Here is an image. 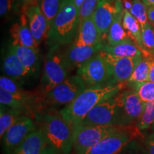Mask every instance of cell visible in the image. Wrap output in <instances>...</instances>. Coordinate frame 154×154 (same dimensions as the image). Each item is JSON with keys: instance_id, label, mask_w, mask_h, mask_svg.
I'll return each instance as SVG.
<instances>
[{"instance_id": "cell-1", "label": "cell", "mask_w": 154, "mask_h": 154, "mask_svg": "<svg viewBox=\"0 0 154 154\" xmlns=\"http://www.w3.org/2000/svg\"><path fill=\"white\" fill-rule=\"evenodd\" d=\"M124 84L111 83L103 86L87 87L59 113L74 127L79 124L98 103L119 94Z\"/></svg>"}, {"instance_id": "cell-2", "label": "cell", "mask_w": 154, "mask_h": 154, "mask_svg": "<svg viewBox=\"0 0 154 154\" xmlns=\"http://www.w3.org/2000/svg\"><path fill=\"white\" fill-rule=\"evenodd\" d=\"M79 27V11L74 0H62L60 8L54 19L47 40L52 45L71 43Z\"/></svg>"}, {"instance_id": "cell-3", "label": "cell", "mask_w": 154, "mask_h": 154, "mask_svg": "<svg viewBox=\"0 0 154 154\" xmlns=\"http://www.w3.org/2000/svg\"><path fill=\"white\" fill-rule=\"evenodd\" d=\"M48 142L62 154H70L74 145V127L60 113H48L41 118Z\"/></svg>"}, {"instance_id": "cell-4", "label": "cell", "mask_w": 154, "mask_h": 154, "mask_svg": "<svg viewBox=\"0 0 154 154\" xmlns=\"http://www.w3.org/2000/svg\"><path fill=\"white\" fill-rule=\"evenodd\" d=\"M70 72L64 54L59 49V45H54L48 52L42 74L40 89L44 96L69 77Z\"/></svg>"}, {"instance_id": "cell-5", "label": "cell", "mask_w": 154, "mask_h": 154, "mask_svg": "<svg viewBox=\"0 0 154 154\" xmlns=\"http://www.w3.org/2000/svg\"><path fill=\"white\" fill-rule=\"evenodd\" d=\"M141 136L136 124L124 126L119 131L109 135L82 154H119L133 140Z\"/></svg>"}, {"instance_id": "cell-6", "label": "cell", "mask_w": 154, "mask_h": 154, "mask_svg": "<svg viewBox=\"0 0 154 154\" xmlns=\"http://www.w3.org/2000/svg\"><path fill=\"white\" fill-rule=\"evenodd\" d=\"M124 126H90L78 124L74 126V154H82L109 135L119 131Z\"/></svg>"}, {"instance_id": "cell-7", "label": "cell", "mask_w": 154, "mask_h": 154, "mask_svg": "<svg viewBox=\"0 0 154 154\" xmlns=\"http://www.w3.org/2000/svg\"><path fill=\"white\" fill-rule=\"evenodd\" d=\"M86 88L85 83L78 74L69 76L44 95L46 104L54 107L67 106Z\"/></svg>"}, {"instance_id": "cell-8", "label": "cell", "mask_w": 154, "mask_h": 154, "mask_svg": "<svg viewBox=\"0 0 154 154\" xmlns=\"http://www.w3.org/2000/svg\"><path fill=\"white\" fill-rule=\"evenodd\" d=\"M77 74L85 83L86 88L113 83L109 67L100 51L79 67Z\"/></svg>"}, {"instance_id": "cell-9", "label": "cell", "mask_w": 154, "mask_h": 154, "mask_svg": "<svg viewBox=\"0 0 154 154\" xmlns=\"http://www.w3.org/2000/svg\"><path fill=\"white\" fill-rule=\"evenodd\" d=\"M117 94L98 103L79 124L90 126L118 125L119 102Z\"/></svg>"}, {"instance_id": "cell-10", "label": "cell", "mask_w": 154, "mask_h": 154, "mask_svg": "<svg viewBox=\"0 0 154 154\" xmlns=\"http://www.w3.org/2000/svg\"><path fill=\"white\" fill-rule=\"evenodd\" d=\"M119 102V126H128L137 122L143 112L144 103L134 88L128 89L117 94Z\"/></svg>"}, {"instance_id": "cell-11", "label": "cell", "mask_w": 154, "mask_h": 154, "mask_svg": "<svg viewBox=\"0 0 154 154\" xmlns=\"http://www.w3.org/2000/svg\"><path fill=\"white\" fill-rule=\"evenodd\" d=\"M105 59L110 72L112 82L125 84L129 79L136 65L143 59V56L136 57H119L100 50Z\"/></svg>"}, {"instance_id": "cell-12", "label": "cell", "mask_w": 154, "mask_h": 154, "mask_svg": "<svg viewBox=\"0 0 154 154\" xmlns=\"http://www.w3.org/2000/svg\"><path fill=\"white\" fill-rule=\"evenodd\" d=\"M36 129L33 119L28 116L23 115L3 136V149L5 154L12 153L23 140Z\"/></svg>"}, {"instance_id": "cell-13", "label": "cell", "mask_w": 154, "mask_h": 154, "mask_svg": "<svg viewBox=\"0 0 154 154\" xmlns=\"http://www.w3.org/2000/svg\"><path fill=\"white\" fill-rule=\"evenodd\" d=\"M122 8L121 0L99 1L92 16L103 42L107 38L109 29L116 14Z\"/></svg>"}, {"instance_id": "cell-14", "label": "cell", "mask_w": 154, "mask_h": 154, "mask_svg": "<svg viewBox=\"0 0 154 154\" xmlns=\"http://www.w3.org/2000/svg\"><path fill=\"white\" fill-rule=\"evenodd\" d=\"M22 13L27 17L29 26L36 42L40 44L44 40L47 39L49 26L37 0L24 4Z\"/></svg>"}, {"instance_id": "cell-15", "label": "cell", "mask_w": 154, "mask_h": 154, "mask_svg": "<svg viewBox=\"0 0 154 154\" xmlns=\"http://www.w3.org/2000/svg\"><path fill=\"white\" fill-rule=\"evenodd\" d=\"M103 44L101 43L94 46H86L73 44L64 54L65 60L70 71L75 68H79L90 58L99 52Z\"/></svg>"}, {"instance_id": "cell-16", "label": "cell", "mask_w": 154, "mask_h": 154, "mask_svg": "<svg viewBox=\"0 0 154 154\" xmlns=\"http://www.w3.org/2000/svg\"><path fill=\"white\" fill-rule=\"evenodd\" d=\"M10 34L12 38L11 44L31 47L38 51L39 44L32 35L29 26L27 17L24 14L22 13L21 15L20 23H15L11 26Z\"/></svg>"}, {"instance_id": "cell-17", "label": "cell", "mask_w": 154, "mask_h": 154, "mask_svg": "<svg viewBox=\"0 0 154 154\" xmlns=\"http://www.w3.org/2000/svg\"><path fill=\"white\" fill-rule=\"evenodd\" d=\"M48 144L44 131L36 128L11 154H41Z\"/></svg>"}, {"instance_id": "cell-18", "label": "cell", "mask_w": 154, "mask_h": 154, "mask_svg": "<svg viewBox=\"0 0 154 154\" xmlns=\"http://www.w3.org/2000/svg\"><path fill=\"white\" fill-rule=\"evenodd\" d=\"M103 43L98 29L91 16L80 23L78 30V37L74 42L77 45L94 46Z\"/></svg>"}, {"instance_id": "cell-19", "label": "cell", "mask_w": 154, "mask_h": 154, "mask_svg": "<svg viewBox=\"0 0 154 154\" xmlns=\"http://www.w3.org/2000/svg\"><path fill=\"white\" fill-rule=\"evenodd\" d=\"M2 69L7 76L15 81H20L31 76L11 47H9L4 59Z\"/></svg>"}, {"instance_id": "cell-20", "label": "cell", "mask_w": 154, "mask_h": 154, "mask_svg": "<svg viewBox=\"0 0 154 154\" xmlns=\"http://www.w3.org/2000/svg\"><path fill=\"white\" fill-rule=\"evenodd\" d=\"M101 50L119 57H136L143 56L141 49L131 38L114 46L103 44Z\"/></svg>"}, {"instance_id": "cell-21", "label": "cell", "mask_w": 154, "mask_h": 154, "mask_svg": "<svg viewBox=\"0 0 154 154\" xmlns=\"http://www.w3.org/2000/svg\"><path fill=\"white\" fill-rule=\"evenodd\" d=\"M10 47L31 76L33 75L37 69L38 51L24 46L11 44Z\"/></svg>"}, {"instance_id": "cell-22", "label": "cell", "mask_w": 154, "mask_h": 154, "mask_svg": "<svg viewBox=\"0 0 154 154\" xmlns=\"http://www.w3.org/2000/svg\"><path fill=\"white\" fill-rule=\"evenodd\" d=\"M124 11L123 8L121 9L113 19L106 38L108 45H116L130 38L123 26V17Z\"/></svg>"}, {"instance_id": "cell-23", "label": "cell", "mask_w": 154, "mask_h": 154, "mask_svg": "<svg viewBox=\"0 0 154 154\" xmlns=\"http://www.w3.org/2000/svg\"><path fill=\"white\" fill-rule=\"evenodd\" d=\"M123 26L129 38L137 44L143 52V47L141 37V26L139 22L133 16L129 11H124L123 17Z\"/></svg>"}, {"instance_id": "cell-24", "label": "cell", "mask_w": 154, "mask_h": 154, "mask_svg": "<svg viewBox=\"0 0 154 154\" xmlns=\"http://www.w3.org/2000/svg\"><path fill=\"white\" fill-rule=\"evenodd\" d=\"M0 103L1 105L9 109L19 111L24 113L30 111L29 105L32 101L13 95L0 88Z\"/></svg>"}, {"instance_id": "cell-25", "label": "cell", "mask_w": 154, "mask_h": 154, "mask_svg": "<svg viewBox=\"0 0 154 154\" xmlns=\"http://www.w3.org/2000/svg\"><path fill=\"white\" fill-rule=\"evenodd\" d=\"M23 116V113L19 111L1 105V113H0V136L2 139L6 132L10 127L14 124Z\"/></svg>"}, {"instance_id": "cell-26", "label": "cell", "mask_w": 154, "mask_h": 154, "mask_svg": "<svg viewBox=\"0 0 154 154\" xmlns=\"http://www.w3.org/2000/svg\"><path fill=\"white\" fill-rule=\"evenodd\" d=\"M149 64L147 57H144L141 61L136 65L129 79L127 81V84L132 87L137 84L149 81Z\"/></svg>"}, {"instance_id": "cell-27", "label": "cell", "mask_w": 154, "mask_h": 154, "mask_svg": "<svg viewBox=\"0 0 154 154\" xmlns=\"http://www.w3.org/2000/svg\"><path fill=\"white\" fill-rule=\"evenodd\" d=\"M0 88L13 95L32 101L33 98L30 94L23 90L18 82L9 76H2L0 78Z\"/></svg>"}, {"instance_id": "cell-28", "label": "cell", "mask_w": 154, "mask_h": 154, "mask_svg": "<svg viewBox=\"0 0 154 154\" xmlns=\"http://www.w3.org/2000/svg\"><path fill=\"white\" fill-rule=\"evenodd\" d=\"M154 123V101L144 103L143 112L138 118L136 126L140 130H146L153 126Z\"/></svg>"}, {"instance_id": "cell-29", "label": "cell", "mask_w": 154, "mask_h": 154, "mask_svg": "<svg viewBox=\"0 0 154 154\" xmlns=\"http://www.w3.org/2000/svg\"><path fill=\"white\" fill-rule=\"evenodd\" d=\"M62 0H41L40 8L47 19L49 29L57 16Z\"/></svg>"}, {"instance_id": "cell-30", "label": "cell", "mask_w": 154, "mask_h": 154, "mask_svg": "<svg viewBox=\"0 0 154 154\" xmlns=\"http://www.w3.org/2000/svg\"><path fill=\"white\" fill-rule=\"evenodd\" d=\"M134 88L143 103L154 101V82H148L134 86Z\"/></svg>"}, {"instance_id": "cell-31", "label": "cell", "mask_w": 154, "mask_h": 154, "mask_svg": "<svg viewBox=\"0 0 154 154\" xmlns=\"http://www.w3.org/2000/svg\"><path fill=\"white\" fill-rule=\"evenodd\" d=\"M141 37L143 51L154 52V26L148 22L141 26Z\"/></svg>"}, {"instance_id": "cell-32", "label": "cell", "mask_w": 154, "mask_h": 154, "mask_svg": "<svg viewBox=\"0 0 154 154\" xmlns=\"http://www.w3.org/2000/svg\"><path fill=\"white\" fill-rule=\"evenodd\" d=\"M146 7L147 6L142 2V0H134L130 10V12L139 22L141 26L149 22Z\"/></svg>"}, {"instance_id": "cell-33", "label": "cell", "mask_w": 154, "mask_h": 154, "mask_svg": "<svg viewBox=\"0 0 154 154\" xmlns=\"http://www.w3.org/2000/svg\"><path fill=\"white\" fill-rule=\"evenodd\" d=\"M100 0H85L79 11V24L84 19L93 15Z\"/></svg>"}, {"instance_id": "cell-34", "label": "cell", "mask_w": 154, "mask_h": 154, "mask_svg": "<svg viewBox=\"0 0 154 154\" xmlns=\"http://www.w3.org/2000/svg\"><path fill=\"white\" fill-rule=\"evenodd\" d=\"M14 0H0V14L3 16L10 10Z\"/></svg>"}, {"instance_id": "cell-35", "label": "cell", "mask_w": 154, "mask_h": 154, "mask_svg": "<svg viewBox=\"0 0 154 154\" xmlns=\"http://www.w3.org/2000/svg\"><path fill=\"white\" fill-rule=\"evenodd\" d=\"M145 154H154V141L146 138L145 142Z\"/></svg>"}, {"instance_id": "cell-36", "label": "cell", "mask_w": 154, "mask_h": 154, "mask_svg": "<svg viewBox=\"0 0 154 154\" xmlns=\"http://www.w3.org/2000/svg\"><path fill=\"white\" fill-rule=\"evenodd\" d=\"M41 154H62L59 151H57L54 146L50 145L49 143L46 146L45 149L43 150V151L42 152Z\"/></svg>"}, {"instance_id": "cell-37", "label": "cell", "mask_w": 154, "mask_h": 154, "mask_svg": "<svg viewBox=\"0 0 154 154\" xmlns=\"http://www.w3.org/2000/svg\"><path fill=\"white\" fill-rule=\"evenodd\" d=\"M149 22L154 26V6H149L147 9Z\"/></svg>"}, {"instance_id": "cell-38", "label": "cell", "mask_w": 154, "mask_h": 154, "mask_svg": "<svg viewBox=\"0 0 154 154\" xmlns=\"http://www.w3.org/2000/svg\"><path fill=\"white\" fill-rule=\"evenodd\" d=\"M121 3H122L123 8H124V10L130 11L132 7L133 1H131V0H121Z\"/></svg>"}, {"instance_id": "cell-39", "label": "cell", "mask_w": 154, "mask_h": 154, "mask_svg": "<svg viewBox=\"0 0 154 154\" xmlns=\"http://www.w3.org/2000/svg\"><path fill=\"white\" fill-rule=\"evenodd\" d=\"M84 1H85V0H74L75 5H76V7L79 11H80V9L82 8V6Z\"/></svg>"}, {"instance_id": "cell-40", "label": "cell", "mask_w": 154, "mask_h": 154, "mask_svg": "<svg viewBox=\"0 0 154 154\" xmlns=\"http://www.w3.org/2000/svg\"><path fill=\"white\" fill-rule=\"evenodd\" d=\"M142 2H143L147 7H149V6H154V0H142Z\"/></svg>"}, {"instance_id": "cell-41", "label": "cell", "mask_w": 154, "mask_h": 154, "mask_svg": "<svg viewBox=\"0 0 154 154\" xmlns=\"http://www.w3.org/2000/svg\"><path fill=\"white\" fill-rule=\"evenodd\" d=\"M148 139L149 140H153L154 141V133H153V134H150L149 136H148Z\"/></svg>"}, {"instance_id": "cell-42", "label": "cell", "mask_w": 154, "mask_h": 154, "mask_svg": "<svg viewBox=\"0 0 154 154\" xmlns=\"http://www.w3.org/2000/svg\"><path fill=\"white\" fill-rule=\"evenodd\" d=\"M33 1H34V0H21V2H22L24 3V4L31 2H33Z\"/></svg>"}, {"instance_id": "cell-43", "label": "cell", "mask_w": 154, "mask_h": 154, "mask_svg": "<svg viewBox=\"0 0 154 154\" xmlns=\"http://www.w3.org/2000/svg\"><path fill=\"white\" fill-rule=\"evenodd\" d=\"M153 128L154 129V123H153Z\"/></svg>"}]
</instances>
